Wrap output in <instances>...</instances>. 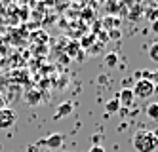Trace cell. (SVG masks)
Masks as SVG:
<instances>
[{
	"label": "cell",
	"instance_id": "cell-1",
	"mask_svg": "<svg viewBox=\"0 0 158 152\" xmlns=\"http://www.w3.org/2000/svg\"><path fill=\"white\" fill-rule=\"evenodd\" d=\"M131 145L137 152H156L158 148V133L154 131H137L131 137Z\"/></svg>",
	"mask_w": 158,
	"mask_h": 152
},
{
	"label": "cell",
	"instance_id": "cell-2",
	"mask_svg": "<svg viewBox=\"0 0 158 152\" xmlns=\"http://www.w3.org/2000/svg\"><path fill=\"white\" fill-rule=\"evenodd\" d=\"M131 91H133V95L137 99H149L156 91V86L151 80H147V78H137L135 80V86L131 88Z\"/></svg>",
	"mask_w": 158,
	"mask_h": 152
},
{
	"label": "cell",
	"instance_id": "cell-3",
	"mask_svg": "<svg viewBox=\"0 0 158 152\" xmlns=\"http://www.w3.org/2000/svg\"><path fill=\"white\" fill-rule=\"evenodd\" d=\"M15 122H17V114H15V110L6 109V107L0 110V129H8V127H12Z\"/></svg>",
	"mask_w": 158,
	"mask_h": 152
},
{
	"label": "cell",
	"instance_id": "cell-4",
	"mask_svg": "<svg viewBox=\"0 0 158 152\" xmlns=\"http://www.w3.org/2000/svg\"><path fill=\"white\" fill-rule=\"evenodd\" d=\"M116 99L120 101V107H131L133 101H135V95H133V91L130 88H122Z\"/></svg>",
	"mask_w": 158,
	"mask_h": 152
},
{
	"label": "cell",
	"instance_id": "cell-5",
	"mask_svg": "<svg viewBox=\"0 0 158 152\" xmlns=\"http://www.w3.org/2000/svg\"><path fill=\"white\" fill-rule=\"evenodd\" d=\"M65 141V135L63 133H52L48 139H44V141H40L38 145H46L48 148H59Z\"/></svg>",
	"mask_w": 158,
	"mask_h": 152
},
{
	"label": "cell",
	"instance_id": "cell-6",
	"mask_svg": "<svg viewBox=\"0 0 158 152\" xmlns=\"http://www.w3.org/2000/svg\"><path fill=\"white\" fill-rule=\"evenodd\" d=\"M71 112H73V103L71 101H65V103H61L59 107H57V112H55L53 118H63V116H69Z\"/></svg>",
	"mask_w": 158,
	"mask_h": 152
},
{
	"label": "cell",
	"instance_id": "cell-7",
	"mask_svg": "<svg viewBox=\"0 0 158 152\" xmlns=\"http://www.w3.org/2000/svg\"><path fill=\"white\" fill-rule=\"evenodd\" d=\"M40 99H42L40 91H27V93H25V101L31 103V105H38Z\"/></svg>",
	"mask_w": 158,
	"mask_h": 152
},
{
	"label": "cell",
	"instance_id": "cell-8",
	"mask_svg": "<svg viewBox=\"0 0 158 152\" xmlns=\"http://www.w3.org/2000/svg\"><path fill=\"white\" fill-rule=\"evenodd\" d=\"M147 116H149V118H152L154 122L158 120V103H151V105H147Z\"/></svg>",
	"mask_w": 158,
	"mask_h": 152
},
{
	"label": "cell",
	"instance_id": "cell-9",
	"mask_svg": "<svg viewBox=\"0 0 158 152\" xmlns=\"http://www.w3.org/2000/svg\"><path fill=\"white\" fill-rule=\"evenodd\" d=\"M120 110V101L114 97V99H110L107 103V112H118Z\"/></svg>",
	"mask_w": 158,
	"mask_h": 152
},
{
	"label": "cell",
	"instance_id": "cell-10",
	"mask_svg": "<svg viewBox=\"0 0 158 152\" xmlns=\"http://www.w3.org/2000/svg\"><path fill=\"white\" fill-rule=\"evenodd\" d=\"M149 57H151L154 63H158V40L151 44V48H149Z\"/></svg>",
	"mask_w": 158,
	"mask_h": 152
},
{
	"label": "cell",
	"instance_id": "cell-11",
	"mask_svg": "<svg viewBox=\"0 0 158 152\" xmlns=\"http://www.w3.org/2000/svg\"><path fill=\"white\" fill-rule=\"evenodd\" d=\"M105 63H107V67H116L118 65V55L116 53H107L105 55Z\"/></svg>",
	"mask_w": 158,
	"mask_h": 152
},
{
	"label": "cell",
	"instance_id": "cell-12",
	"mask_svg": "<svg viewBox=\"0 0 158 152\" xmlns=\"http://www.w3.org/2000/svg\"><path fill=\"white\" fill-rule=\"evenodd\" d=\"M141 14H143V8L135 6V8L130 11V15H128V17H130V21H135V19H139V17H141Z\"/></svg>",
	"mask_w": 158,
	"mask_h": 152
},
{
	"label": "cell",
	"instance_id": "cell-13",
	"mask_svg": "<svg viewBox=\"0 0 158 152\" xmlns=\"http://www.w3.org/2000/svg\"><path fill=\"white\" fill-rule=\"evenodd\" d=\"M78 50H80V44H74V42L69 44V53H71V55H74Z\"/></svg>",
	"mask_w": 158,
	"mask_h": 152
},
{
	"label": "cell",
	"instance_id": "cell-14",
	"mask_svg": "<svg viewBox=\"0 0 158 152\" xmlns=\"http://www.w3.org/2000/svg\"><path fill=\"white\" fill-rule=\"evenodd\" d=\"M151 82H152V84L154 86H158V68H156V71L154 72H151V78H149Z\"/></svg>",
	"mask_w": 158,
	"mask_h": 152
},
{
	"label": "cell",
	"instance_id": "cell-15",
	"mask_svg": "<svg viewBox=\"0 0 158 152\" xmlns=\"http://www.w3.org/2000/svg\"><path fill=\"white\" fill-rule=\"evenodd\" d=\"M88 152H105V148L103 146H99V145H95V146H92Z\"/></svg>",
	"mask_w": 158,
	"mask_h": 152
},
{
	"label": "cell",
	"instance_id": "cell-16",
	"mask_svg": "<svg viewBox=\"0 0 158 152\" xmlns=\"http://www.w3.org/2000/svg\"><path fill=\"white\" fill-rule=\"evenodd\" d=\"M89 42H94V36H86L84 40H82V44H84V48H88V44Z\"/></svg>",
	"mask_w": 158,
	"mask_h": 152
},
{
	"label": "cell",
	"instance_id": "cell-17",
	"mask_svg": "<svg viewBox=\"0 0 158 152\" xmlns=\"http://www.w3.org/2000/svg\"><path fill=\"white\" fill-rule=\"evenodd\" d=\"M110 38H120V31H118V29H112V32H110Z\"/></svg>",
	"mask_w": 158,
	"mask_h": 152
},
{
	"label": "cell",
	"instance_id": "cell-18",
	"mask_svg": "<svg viewBox=\"0 0 158 152\" xmlns=\"http://www.w3.org/2000/svg\"><path fill=\"white\" fill-rule=\"evenodd\" d=\"M152 32H154V34H158V19H156V21H152Z\"/></svg>",
	"mask_w": 158,
	"mask_h": 152
},
{
	"label": "cell",
	"instance_id": "cell-19",
	"mask_svg": "<svg viewBox=\"0 0 158 152\" xmlns=\"http://www.w3.org/2000/svg\"><path fill=\"white\" fill-rule=\"evenodd\" d=\"M2 109H4V97L0 95V110H2Z\"/></svg>",
	"mask_w": 158,
	"mask_h": 152
}]
</instances>
